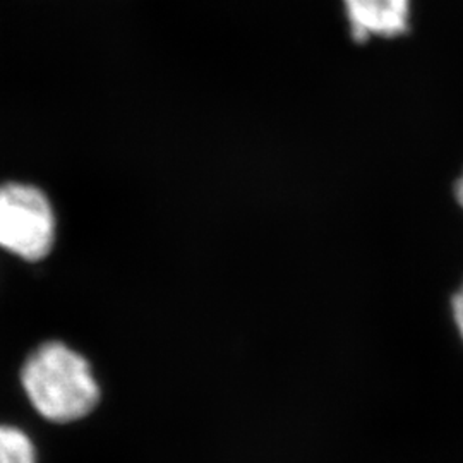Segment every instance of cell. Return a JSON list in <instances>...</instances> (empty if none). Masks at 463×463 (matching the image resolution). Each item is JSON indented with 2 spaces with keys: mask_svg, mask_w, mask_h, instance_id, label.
<instances>
[{
  "mask_svg": "<svg viewBox=\"0 0 463 463\" xmlns=\"http://www.w3.org/2000/svg\"><path fill=\"white\" fill-rule=\"evenodd\" d=\"M21 380L34 411L52 422L78 420L99 403L91 367L83 355L59 342L36 348L23 367Z\"/></svg>",
  "mask_w": 463,
  "mask_h": 463,
  "instance_id": "1",
  "label": "cell"
},
{
  "mask_svg": "<svg viewBox=\"0 0 463 463\" xmlns=\"http://www.w3.org/2000/svg\"><path fill=\"white\" fill-rule=\"evenodd\" d=\"M55 216L47 196L33 185H0V248L28 261L53 246Z\"/></svg>",
  "mask_w": 463,
  "mask_h": 463,
  "instance_id": "2",
  "label": "cell"
},
{
  "mask_svg": "<svg viewBox=\"0 0 463 463\" xmlns=\"http://www.w3.org/2000/svg\"><path fill=\"white\" fill-rule=\"evenodd\" d=\"M354 42L395 38L409 32L411 0H344Z\"/></svg>",
  "mask_w": 463,
  "mask_h": 463,
  "instance_id": "3",
  "label": "cell"
},
{
  "mask_svg": "<svg viewBox=\"0 0 463 463\" xmlns=\"http://www.w3.org/2000/svg\"><path fill=\"white\" fill-rule=\"evenodd\" d=\"M0 463H36L33 443L23 430L0 424Z\"/></svg>",
  "mask_w": 463,
  "mask_h": 463,
  "instance_id": "4",
  "label": "cell"
},
{
  "mask_svg": "<svg viewBox=\"0 0 463 463\" xmlns=\"http://www.w3.org/2000/svg\"><path fill=\"white\" fill-rule=\"evenodd\" d=\"M451 309H453V319H455V325L460 331L463 338V287L453 296L451 300Z\"/></svg>",
  "mask_w": 463,
  "mask_h": 463,
  "instance_id": "5",
  "label": "cell"
},
{
  "mask_svg": "<svg viewBox=\"0 0 463 463\" xmlns=\"http://www.w3.org/2000/svg\"><path fill=\"white\" fill-rule=\"evenodd\" d=\"M455 198H457V203L463 208V172L462 175L458 177V181L455 183Z\"/></svg>",
  "mask_w": 463,
  "mask_h": 463,
  "instance_id": "6",
  "label": "cell"
}]
</instances>
